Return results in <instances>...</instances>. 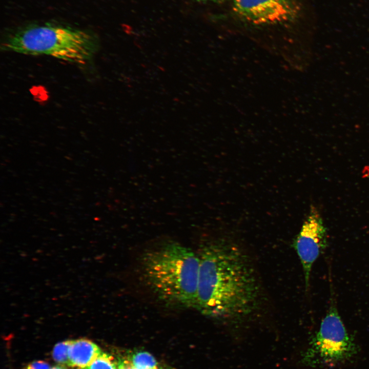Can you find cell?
I'll list each match as a JSON object with an SVG mask.
<instances>
[{
  "label": "cell",
  "instance_id": "cell-1",
  "mask_svg": "<svg viewBox=\"0 0 369 369\" xmlns=\"http://www.w3.org/2000/svg\"><path fill=\"white\" fill-rule=\"evenodd\" d=\"M199 271L195 309L210 317L238 321L260 305L261 291L254 267L237 246L217 241L198 254Z\"/></svg>",
  "mask_w": 369,
  "mask_h": 369
},
{
  "label": "cell",
  "instance_id": "cell-2",
  "mask_svg": "<svg viewBox=\"0 0 369 369\" xmlns=\"http://www.w3.org/2000/svg\"><path fill=\"white\" fill-rule=\"evenodd\" d=\"M200 260L188 247L168 241L148 250L141 259L149 288L168 306L195 309Z\"/></svg>",
  "mask_w": 369,
  "mask_h": 369
},
{
  "label": "cell",
  "instance_id": "cell-3",
  "mask_svg": "<svg viewBox=\"0 0 369 369\" xmlns=\"http://www.w3.org/2000/svg\"><path fill=\"white\" fill-rule=\"evenodd\" d=\"M99 46L98 36L89 30L48 23L20 27L8 33L1 49L86 65L94 57Z\"/></svg>",
  "mask_w": 369,
  "mask_h": 369
},
{
  "label": "cell",
  "instance_id": "cell-4",
  "mask_svg": "<svg viewBox=\"0 0 369 369\" xmlns=\"http://www.w3.org/2000/svg\"><path fill=\"white\" fill-rule=\"evenodd\" d=\"M358 348L348 333L336 306L332 304L305 353L304 360L319 367L336 366L352 361Z\"/></svg>",
  "mask_w": 369,
  "mask_h": 369
},
{
  "label": "cell",
  "instance_id": "cell-5",
  "mask_svg": "<svg viewBox=\"0 0 369 369\" xmlns=\"http://www.w3.org/2000/svg\"><path fill=\"white\" fill-rule=\"evenodd\" d=\"M232 8L239 18L257 26L289 24L300 13L296 0H232Z\"/></svg>",
  "mask_w": 369,
  "mask_h": 369
},
{
  "label": "cell",
  "instance_id": "cell-6",
  "mask_svg": "<svg viewBox=\"0 0 369 369\" xmlns=\"http://www.w3.org/2000/svg\"><path fill=\"white\" fill-rule=\"evenodd\" d=\"M327 245L326 227L320 214L312 209L294 242L302 265L306 290L309 288L314 263Z\"/></svg>",
  "mask_w": 369,
  "mask_h": 369
},
{
  "label": "cell",
  "instance_id": "cell-7",
  "mask_svg": "<svg viewBox=\"0 0 369 369\" xmlns=\"http://www.w3.org/2000/svg\"><path fill=\"white\" fill-rule=\"evenodd\" d=\"M100 353L99 347L90 340L81 338L72 340L68 366L83 369L91 364Z\"/></svg>",
  "mask_w": 369,
  "mask_h": 369
},
{
  "label": "cell",
  "instance_id": "cell-8",
  "mask_svg": "<svg viewBox=\"0 0 369 369\" xmlns=\"http://www.w3.org/2000/svg\"><path fill=\"white\" fill-rule=\"evenodd\" d=\"M132 364L137 369H158L154 358L149 353L139 352L132 358Z\"/></svg>",
  "mask_w": 369,
  "mask_h": 369
},
{
  "label": "cell",
  "instance_id": "cell-9",
  "mask_svg": "<svg viewBox=\"0 0 369 369\" xmlns=\"http://www.w3.org/2000/svg\"><path fill=\"white\" fill-rule=\"evenodd\" d=\"M72 340H67L56 344L53 351V358L56 362L69 365V351Z\"/></svg>",
  "mask_w": 369,
  "mask_h": 369
},
{
  "label": "cell",
  "instance_id": "cell-10",
  "mask_svg": "<svg viewBox=\"0 0 369 369\" xmlns=\"http://www.w3.org/2000/svg\"><path fill=\"white\" fill-rule=\"evenodd\" d=\"M83 369H117V367L112 356L101 353L91 364Z\"/></svg>",
  "mask_w": 369,
  "mask_h": 369
},
{
  "label": "cell",
  "instance_id": "cell-11",
  "mask_svg": "<svg viewBox=\"0 0 369 369\" xmlns=\"http://www.w3.org/2000/svg\"><path fill=\"white\" fill-rule=\"evenodd\" d=\"M26 369H50V366L45 361H36L29 364Z\"/></svg>",
  "mask_w": 369,
  "mask_h": 369
},
{
  "label": "cell",
  "instance_id": "cell-12",
  "mask_svg": "<svg viewBox=\"0 0 369 369\" xmlns=\"http://www.w3.org/2000/svg\"><path fill=\"white\" fill-rule=\"evenodd\" d=\"M118 369H137L129 361H125L118 365Z\"/></svg>",
  "mask_w": 369,
  "mask_h": 369
},
{
  "label": "cell",
  "instance_id": "cell-13",
  "mask_svg": "<svg viewBox=\"0 0 369 369\" xmlns=\"http://www.w3.org/2000/svg\"><path fill=\"white\" fill-rule=\"evenodd\" d=\"M199 2L222 3L227 0H195Z\"/></svg>",
  "mask_w": 369,
  "mask_h": 369
},
{
  "label": "cell",
  "instance_id": "cell-14",
  "mask_svg": "<svg viewBox=\"0 0 369 369\" xmlns=\"http://www.w3.org/2000/svg\"><path fill=\"white\" fill-rule=\"evenodd\" d=\"M50 369H68L64 366H55Z\"/></svg>",
  "mask_w": 369,
  "mask_h": 369
}]
</instances>
